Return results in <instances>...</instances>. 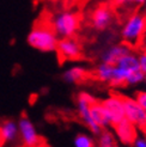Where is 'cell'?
Segmentation results:
<instances>
[{
    "label": "cell",
    "instance_id": "ffe728a7",
    "mask_svg": "<svg viewBox=\"0 0 146 147\" xmlns=\"http://www.w3.org/2000/svg\"><path fill=\"white\" fill-rule=\"evenodd\" d=\"M74 146L76 147H93L92 139L86 135H78L74 139Z\"/></svg>",
    "mask_w": 146,
    "mask_h": 147
},
{
    "label": "cell",
    "instance_id": "44dd1931",
    "mask_svg": "<svg viewBox=\"0 0 146 147\" xmlns=\"http://www.w3.org/2000/svg\"><path fill=\"white\" fill-rule=\"evenodd\" d=\"M137 103L146 111V91H139L137 93Z\"/></svg>",
    "mask_w": 146,
    "mask_h": 147
},
{
    "label": "cell",
    "instance_id": "6da1fadb",
    "mask_svg": "<svg viewBox=\"0 0 146 147\" xmlns=\"http://www.w3.org/2000/svg\"><path fill=\"white\" fill-rule=\"evenodd\" d=\"M146 32V13L134 12L128 17L125 26L122 29L123 45L129 48L140 46Z\"/></svg>",
    "mask_w": 146,
    "mask_h": 147
},
{
    "label": "cell",
    "instance_id": "2e32d148",
    "mask_svg": "<svg viewBox=\"0 0 146 147\" xmlns=\"http://www.w3.org/2000/svg\"><path fill=\"white\" fill-rule=\"evenodd\" d=\"M116 67H120L122 69H126V71H138L140 69L139 67V60H138V57L129 53L127 55H125L123 57H121L119 62L116 63Z\"/></svg>",
    "mask_w": 146,
    "mask_h": 147
},
{
    "label": "cell",
    "instance_id": "5b68a950",
    "mask_svg": "<svg viewBox=\"0 0 146 147\" xmlns=\"http://www.w3.org/2000/svg\"><path fill=\"white\" fill-rule=\"evenodd\" d=\"M96 100L97 99H95V97H92L91 94L86 93V92H80L78 96V99H77V103H78V113H79L80 119L91 129L93 134L99 135L102 133V128L95 123V121L91 117V114H90V107L92 103H95Z\"/></svg>",
    "mask_w": 146,
    "mask_h": 147
},
{
    "label": "cell",
    "instance_id": "d6986e66",
    "mask_svg": "<svg viewBox=\"0 0 146 147\" xmlns=\"http://www.w3.org/2000/svg\"><path fill=\"white\" fill-rule=\"evenodd\" d=\"M145 79V74L140 71V69H138V71H132V72H129V74H128V78H127V85H134V84H138V83H140L141 80Z\"/></svg>",
    "mask_w": 146,
    "mask_h": 147
},
{
    "label": "cell",
    "instance_id": "277c9868",
    "mask_svg": "<svg viewBox=\"0 0 146 147\" xmlns=\"http://www.w3.org/2000/svg\"><path fill=\"white\" fill-rule=\"evenodd\" d=\"M101 103H102V105H103L109 124H112L113 127L115 124L120 123L122 120L126 119L125 108H123V100H122L121 94L113 93L109 98L102 100Z\"/></svg>",
    "mask_w": 146,
    "mask_h": 147
},
{
    "label": "cell",
    "instance_id": "30bf717a",
    "mask_svg": "<svg viewBox=\"0 0 146 147\" xmlns=\"http://www.w3.org/2000/svg\"><path fill=\"white\" fill-rule=\"evenodd\" d=\"M115 131L118 134L120 141L126 144V145H133L137 139H138V134H137V128L133 123H130L128 120H122L120 123L115 124L114 126Z\"/></svg>",
    "mask_w": 146,
    "mask_h": 147
},
{
    "label": "cell",
    "instance_id": "8992f818",
    "mask_svg": "<svg viewBox=\"0 0 146 147\" xmlns=\"http://www.w3.org/2000/svg\"><path fill=\"white\" fill-rule=\"evenodd\" d=\"M55 51L57 53V56H59L61 62L79 60L83 56L82 47H80L79 42L74 37H67V38L59 40Z\"/></svg>",
    "mask_w": 146,
    "mask_h": 147
},
{
    "label": "cell",
    "instance_id": "484cf974",
    "mask_svg": "<svg viewBox=\"0 0 146 147\" xmlns=\"http://www.w3.org/2000/svg\"><path fill=\"white\" fill-rule=\"evenodd\" d=\"M145 4H146V3H145ZM145 10H146V5H145ZM145 13H146V12H145Z\"/></svg>",
    "mask_w": 146,
    "mask_h": 147
},
{
    "label": "cell",
    "instance_id": "52a82bcc",
    "mask_svg": "<svg viewBox=\"0 0 146 147\" xmlns=\"http://www.w3.org/2000/svg\"><path fill=\"white\" fill-rule=\"evenodd\" d=\"M126 120L133 123L135 127L143 128L146 124V111L138 104L135 99L122 96Z\"/></svg>",
    "mask_w": 146,
    "mask_h": 147
},
{
    "label": "cell",
    "instance_id": "603a6c76",
    "mask_svg": "<svg viewBox=\"0 0 146 147\" xmlns=\"http://www.w3.org/2000/svg\"><path fill=\"white\" fill-rule=\"evenodd\" d=\"M134 145L137 147H146V139H137Z\"/></svg>",
    "mask_w": 146,
    "mask_h": 147
},
{
    "label": "cell",
    "instance_id": "7c38bea8",
    "mask_svg": "<svg viewBox=\"0 0 146 147\" xmlns=\"http://www.w3.org/2000/svg\"><path fill=\"white\" fill-rule=\"evenodd\" d=\"M18 124L13 121H5L0 124V142L13 141L18 135Z\"/></svg>",
    "mask_w": 146,
    "mask_h": 147
},
{
    "label": "cell",
    "instance_id": "ba28073f",
    "mask_svg": "<svg viewBox=\"0 0 146 147\" xmlns=\"http://www.w3.org/2000/svg\"><path fill=\"white\" fill-rule=\"evenodd\" d=\"M114 19V12L109 5H99L91 12L90 23L91 26L96 30H105L108 26H110Z\"/></svg>",
    "mask_w": 146,
    "mask_h": 147
},
{
    "label": "cell",
    "instance_id": "4316f807",
    "mask_svg": "<svg viewBox=\"0 0 146 147\" xmlns=\"http://www.w3.org/2000/svg\"><path fill=\"white\" fill-rule=\"evenodd\" d=\"M145 82H146V74H145Z\"/></svg>",
    "mask_w": 146,
    "mask_h": 147
},
{
    "label": "cell",
    "instance_id": "4fadbf2b",
    "mask_svg": "<svg viewBox=\"0 0 146 147\" xmlns=\"http://www.w3.org/2000/svg\"><path fill=\"white\" fill-rule=\"evenodd\" d=\"M90 114H91L92 120L95 121V123H96L98 127L105 128L107 126H109V121L107 119L105 111H104L103 105H102L101 102L96 100L95 103H92L90 107Z\"/></svg>",
    "mask_w": 146,
    "mask_h": 147
},
{
    "label": "cell",
    "instance_id": "9c48e42d",
    "mask_svg": "<svg viewBox=\"0 0 146 147\" xmlns=\"http://www.w3.org/2000/svg\"><path fill=\"white\" fill-rule=\"evenodd\" d=\"M18 129L22 135V139L26 146L32 147L39 144V135L36 133L32 122L26 116H22L18 121Z\"/></svg>",
    "mask_w": 146,
    "mask_h": 147
},
{
    "label": "cell",
    "instance_id": "8fae6325",
    "mask_svg": "<svg viewBox=\"0 0 146 147\" xmlns=\"http://www.w3.org/2000/svg\"><path fill=\"white\" fill-rule=\"evenodd\" d=\"M129 53H130V48L122 43V45L110 47L108 50H105L104 54L102 55V60H103L104 63L116 66V63L119 62V60L121 57H123L125 55H127Z\"/></svg>",
    "mask_w": 146,
    "mask_h": 147
},
{
    "label": "cell",
    "instance_id": "e0dca14e",
    "mask_svg": "<svg viewBox=\"0 0 146 147\" xmlns=\"http://www.w3.org/2000/svg\"><path fill=\"white\" fill-rule=\"evenodd\" d=\"M146 3V0H113V5L119 9L125 10H135L137 6Z\"/></svg>",
    "mask_w": 146,
    "mask_h": 147
},
{
    "label": "cell",
    "instance_id": "3957f363",
    "mask_svg": "<svg viewBox=\"0 0 146 147\" xmlns=\"http://www.w3.org/2000/svg\"><path fill=\"white\" fill-rule=\"evenodd\" d=\"M49 24L53 28L56 36H60L62 38L74 37L80 24V18L78 13L60 12L50 19Z\"/></svg>",
    "mask_w": 146,
    "mask_h": 147
},
{
    "label": "cell",
    "instance_id": "cb8c5ba5",
    "mask_svg": "<svg viewBox=\"0 0 146 147\" xmlns=\"http://www.w3.org/2000/svg\"><path fill=\"white\" fill-rule=\"evenodd\" d=\"M141 130L144 131V134H145V136H146V124H145V126H144V127L141 128Z\"/></svg>",
    "mask_w": 146,
    "mask_h": 147
},
{
    "label": "cell",
    "instance_id": "d4e9b609",
    "mask_svg": "<svg viewBox=\"0 0 146 147\" xmlns=\"http://www.w3.org/2000/svg\"><path fill=\"white\" fill-rule=\"evenodd\" d=\"M109 147H116V146H115V145H114V146H109Z\"/></svg>",
    "mask_w": 146,
    "mask_h": 147
},
{
    "label": "cell",
    "instance_id": "7a4b0ae2",
    "mask_svg": "<svg viewBox=\"0 0 146 147\" xmlns=\"http://www.w3.org/2000/svg\"><path fill=\"white\" fill-rule=\"evenodd\" d=\"M57 36L54 32L53 28L50 26V24L42 23V24H36L30 34L28 35V43L32 48L45 51H54L56 50L57 46Z\"/></svg>",
    "mask_w": 146,
    "mask_h": 147
},
{
    "label": "cell",
    "instance_id": "9a60e30c",
    "mask_svg": "<svg viewBox=\"0 0 146 147\" xmlns=\"http://www.w3.org/2000/svg\"><path fill=\"white\" fill-rule=\"evenodd\" d=\"M114 69H115V66L103 62V63H101L98 67L93 71V73L91 76L95 79L99 80V82H108V83H110V80L113 78V74H114Z\"/></svg>",
    "mask_w": 146,
    "mask_h": 147
},
{
    "label": "cell",
    "instance_id": "7402d4cb",
    "mask_svg": "<svg viewBox=\"0 0 146 147\" xmlns=\"http://www.w3.org/2000/svg\"><path fill=\"white\" fill-rule=\"evenodd\" d=\"M138 60H139V67H140V71L144 73V74H146V50L143 51V53L139 55Z\"/></svg>",
    "mask_w": 146,
    "mask_h": 147
},
{
    "label": "cell",
    "instance_id": "ac0fdd59",
    "mask_svg": "<svg viewBox=\"0 0 146 147\" xmlns=\"http://www.w3.org/2000/svg\"><path fill=\"white\" fill-rule=\"evenodd\" d=\"M99 147H109L114 146V136L110 131L102 130V133L99 134V140H98Z\"/></svg>",
    "mask_w": 146,
    "mask_h": 147
},
{
    "label": "cell",
    "instance_id": "5bb4252c",
    "mask_svg": "<svg viewBox=\"0 0 146 147\" xmlns=\"http://www.w3.org/2000/svg\"><path fill=\"white\" fill-rule=\"evenodd\" d=\"M91 74L82 67H73L64 73V80L67 83H83Z\"/></svg>",
    "mask_w": 146,
    "mask_h": 147
}]
</instances>
